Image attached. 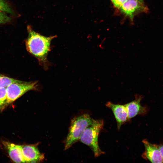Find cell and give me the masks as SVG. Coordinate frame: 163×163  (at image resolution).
Returning a JSON list of instances; mask_svg holds the SVG:
<instances>
[{"label": "cell", "instance_id": "obj_8", "mask_svg": "<svg viewBox=\"0 0 163 163\" xmlns=\"http://www.w3.org/2000/svg\"><path fill=\"white\" fill-rule=\"evenodd\" d=\"M121 11L132 19L134 14L137 11H144L146 9L143 1L126 0L120 8Z\"/></svg>", "mask_w": 163, "mask_h": 163}, {"label": "cell", "instance_id": "obj_17", "mask_svg": "<svg viewBox=\"0 0 163 163\" xmlns=\"http://www.w3.org/2000/svg\"><path fill=\"white\" fill-rule=\"evenodd\" d=\"M140 0L143 1V0Z\"/></svg>", "mask_w": 163, "mask_h": 163}, {"label": "cell", "instance_id": "obj_11", "mask_svg": "<svg viewBox=\"0 0 163 163\" xmlns=\"http://www.w3.org/2000/svg\"><path fill=\"white\" fill-rule=\"evenodd\" d=\"M20 81L0 74V88H6L12 83Z\"/></svg>", "mask_w": 163, "mask_h": 163}, {"label": "cell", "instance_id": "obj_15", "mask_svg": "<svg viewBox=\"0 0 163 163\" xmlns=\"http://www.w3.org/2000/svg\"><path fill=\"white\" fill-rule=\"evenodd\" d=\"M111 1L115 7L118 8H120L126 0H111Z\"/></svg>", "mask_w": 163, "mask_h": 163}, {"label": "cell", "instance_id": "obj_13", "mask_svg": "<svg viewBox=\"0 0 163 163\" xmlns=\"http://www.w3.org/2000/svg\"><path fill=\"white\" fill-rule=\"evenodd\" d=\"M0 11L13 14V11L9 5L4 0H0Z\"/></svg>", "mask_w": 163, "mask_h": 163}, {"label": "cell", "instance_id": "obj_7", "mask_svg": "<svg viewBox=\"0 0 163 163\" xmlns=\"http://www.w3.org/2000/svg\"><path fill=\"white\" fill-rule=\"evenodd\" d=\"M106 105L112 111L117 122L118 129H119L121 126L129 120L124 105L115 104L109 101Z\"/></svg>", "mask_w": 163, "mask_h": 163}, {"label": "cell", "instance_id": "obj_2", "mask_svg": "<svg viewBox=\"0 0 163 163\" xmlns=\"http://www.w3.org/2000/svg\"><path fill=\"white\" fill-rule=\"evenodd\" d=\"M102 120H94L91 124L83 131L79 139L83 143L89 146L93 151L95 157H97L104 153L99 145L98 137L100 132L103 128Z\"/></svg>", "mask_w": 163, "mask_h": 163}, {"label": "cell", "instance_id": "obj_1", "mask_svg": "<svg viewBox=\"0 0 163 163\" xmlns=\"http://www.w3.org/2000/svg\"><path fill=\"white\" fill-rule=\"evenodd\" d=\"M28 35L26 41L28 51L35 57L42 66L46 69L48 62L47 56L50 51L51 42L55 36L47 37L35 32L27 27Z\"/></svg>", "mask_w": 163, "mask_h": 163}, {"label": "cell", "instance_id": "obj_5", "mask_svg": "<svg viewBox=\"0 0 163 163\" xmlns=\"http://www.w3.org/2000/svg\"><path fill=\"white\" fill-rule=\"evenodd\" d=\"M142 142L145 148L142 155V158L152 163H163V158L156 145L151 144L145 139Z\"/></svg>", "mask_w": 163, "mask_h": 163}, {"label": "cell", "instance_id": "obj_12", "mask_svg": "<svg viewBox=\"0 0 163 163\" xmlns=\"http://www.w3.org/2000/svg\"><path fill=\"white\" fill-rule=\"evenodd\" d=\"M6 88H0V110H3L7 105Z\"/></svg>", "mask_w": 163, "mask_h": 163}, {"label": "cell", "instance_id": "obj_3", "mask_svg": "<svg viewBox=\"0 0 163 163\" xmlns=\"http://www.w3.org/2000/svg\"><path fill=\"white\" fill-rule=\"evenodd\" d=\"M94 120L88 114L75 117L72 120L65 142V150L69 149L79 139L83 131L92 123Z\"/></svg>", "mask_w": 163, "mask_h": 163}, {"label": "cell", "instance_id": "obj_14", "mask_svg": "<svg viewBox=\"0 0 163 163\" xmlns=\"http://www.w3.org/2000/svg\"><path fill=\"white\" fill-rule=\"evenodd\" d=\"M11 19L3 11H0V24L6 23L9 22Z\"/></svg>", "mask_w": 163, "mask_h": 163}, {"label": "cell", "instance_id": "obj_6", "mask_svg": "<svg viewBox=\"0 0 163 163\" xmlns=\"http://www.w3.org/2000/svg\"><path fill=\"white\" fill-rule=\"evenodd\" d=\"M23 156L26 162L35 163L42 161L44 156L37 147L33 145H20Z\"/></svg>", "mask_w": 163, "mask_h": 163}, {"label": "cell", "instance_id": "obj_9", "mask_svg": "<svg viewBox=\"0 0 163 163\" xmlns=\"http://www.w3.org/2000/svg\"><path fill=\"white\" fill-rule=\"evenodd\" d=\"M142 97L139 96L136 97L132 101L124 105L129 120L138 115H144L147 112V109L145 107L142 106L140 104Z\"/></svg>", "mask_w": 163, "mask_h": 163}, {"label": "cell", "instance_id": "obj_4", "mask_svg": "<svg viewBox=\"0 0 163 163\" xmlns=\"http://www.w3.org/2000/svg\"><path fill=\"white\" fill-rule=\"evenodd\" d=\"M38 85L37 82H20L11 84L6 87L7 105L11 103L27 92L37 90Z\"/></svg>", "mask_w": 163, "mask_h": 163}, {"label": "cell", "instance_id": "obj_16", "mask_svg": "<svg viewBox=\"0 0 163 163\" xmlns=\"http://www.w3.org/2000/svg\"><path fill=\"white\" fill-rule=\"evenodd\" d=\"M156 146L159 149L163 158V145H156Z\"/></svg>", "mask_w": 163, "mask_h": 163}, {"label": "cell", "instance_id": "obj_10", "mask_svg": "<svg viewBox=\"0 0 163 163\" xmlns=\"http://www.w3.org/2000/svg\"><path fill=\"white\" fill-rule=\"evenodd\" d=\"M2 143L7 150L10 158L14 162L16 163L26 162L20 145L6 141L2 142Z\"/></svg>", "mask_w": 163, "mask_h": 163}]
</instances>
